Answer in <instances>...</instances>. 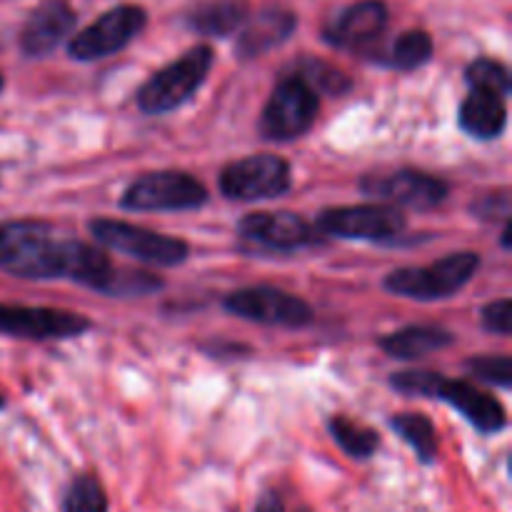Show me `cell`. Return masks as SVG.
<instances>
[{
	"label": "cell",
	"mask_w": 512,
	"mask_h": 512,
	"mask_svg": "<svg viewBox=\"0 0 512 512\" xmlns=\"http://www.w3.org/2000/svg\"><path fill=\"white\" fill-rule=\"evenodd\" d=\"M78 245L80 240L55 238L45 220L0 223V270L23 280H70Z\"/></svg>",
	"instance_id": "obj_1"
},
{
	"label": "cell",
	"mask_w": 512,
	"mask_h": 512,
	"mask_svg": "<svg viewBox=\"0 0 512 512\" xmlns=\"http://www.w3.org/2000/svg\"><path fill=\"white\" fill-rule=\"evenodd\" d=\"M390 385L398 393L413 395V398L448 403L483 435L503 433L508 428V413H505L503 403L465 380H448L433 370H403L390 378Z\"/></svg>",
	"instance_id": "obj_2"
},
{
	"label": "cell",
	"mask_w": 512,
	"mask_h": 512,
	"mask_svg": "<svg viewBox=\"0 0 512 512\" xmlns=\"http://www.w3.org/2000/svg\"><path fill=\"white\" fill-rule=\"evenodd\" d=\"M213 48L195 45L175 63L150 75L138 90V108L148 115H165L188 103L213 68Z\"/></svg>",
	"instance_id": "obj_3"
},
{
	"label": "cell",
	"mask_w": 512,
	"mask_h": 512,
	"mask_svg": "<svg viewBox=\"0 0 512 512\" xmlns=\"http://www.w3.org/2000/svg\"><path fill=\"white\" fill-rule=\"evenodd\" d=\"M480 268L478 253H453L425 268H400L385 278V290L410 300H445L465 288Z\"/></svg>",
	"instance_id": "obj_4"
},
{
	"label": "cell",
	"mask_w": 512,
	"mask_h": 512,
	"mask_svg": "<svg viewBox=\"0 0 512 512\" xmlns=\"http://www.w3.org/2000/svg\"><path fill=\"white\" fill-rule=\"evenodd\" d=\"M88 230L105 248L130 255V258L140 260V263L158 265V268L183 265L190 255L185 240L170 238V235L155 233V230L140 228V225L133 223H123V220L95 218L88 223Z\"/></svg>",
	"instance_id": "obj_5"
},
{
	"label": "cell",
	"mask_w": 512,
	"mask_h": 512,
	"mask_svg": "<svg viewBox=\"0 0 512 512\" xmlns=\"http://www.w3.org/2000/svg\"><path fill=\"white\" fill-rule=\"evenodd\" d=\"M320 98L300 75H288L275 85L260 115V135L273 143H288L313 128Z\"/></svg>",
	"instance_id": "obj_6"
},
{
	"label": "cell",
	"mask_w": 512,
	"mask_h": 512,
	"mask_svg": "<svg viewBox=\"0 0 512 512\" xmlns=\"http://www.w3.org/2000/svg\"><path fill=\"white\" fill-rule=\"evenodd\" d=\"M208 198V188L193 175L180 170H158L130 183L120 198V208L133 213H170L203 208Z\"/></svg>",
	"instance_id": "obj_7"
},
{
	"label": "cell",
	"mask_w": 512,
	"mask_h": 512,
	"mask_svg": "<svg viewBox=\"0 0 512 512\" xmlns=\"http://www.w3.org/2000/svg\"><path fill=\"white\" fill-rule=\"evenodd\" d=\"M293 185L288 160L260 153L225 165L220 173V193L240 203H260L285 195Z\"/></svg>",
	"instance_id": "obj_8"
},
{
	"label": "cell",
	"mask_w": 512,
	"mask_h": 512,
	"mask_svg": "<svg viewBox=\"0 0 512 512\" xmlns=\"http://www.w3.org/2000/svg\"><path fill=\"white\" fill-rule=\"evenodd\" d=\"M408 225L405 215L393 205H343L328 208L315 220V230L330 238L343 240H368V243H385L400 235Z\"/></svg>",
	"instance_id": "obj_9"
},
{
	"label": "cell",
	"mask_w": 512,
	"mask_h": 512,
	"mask_svg": "<svg viewBox=\"0 0 512 512\" xmlns=\"http://www.w3.org/2000/svg\"><path fill=\"white\" fill-rule=\"evenodd\" d=\"M145 23H148V13L140 5H115L95 23L73 35L68 43L70 58L90 63V60H103L120 53L125 45L133 43L143 33Z\"/></svg>",
	"instance_id": "obj_10"
},
{
	"label": "cell",
	"mask_w": 512,
	"mask_h": 512,
	"mask_svg": "<svg viewBox=\"0 0 512 512\" xmlns=\"http://www.w3.org/2000/svg\"><path fill=\"white\" fill-rule=\"evenodd\" d=\"M223 305L228 313L238 318L260 325H275V328H305L315 318L313 308L303 298L280 288H270V285L235 290L225 298Z\"/></svg>",
	"instance_id": "obj_11"
},
{
	"label": "cell",
	"mask_w": 512,
	"mask_h": 512,
	"mask_svg": "<svg viewBox=\"0 0 512 512\" xmlns=\"http://www.w3.org/2000/svg\"><path fill=\"white\" fill-rule=\"evenodd\" d=\"M90 323L83 315L58 308H30V305H0V333L18 340L48 343L70 340L88 333Z\"/></svg>",
	"instance_id": "obj_12"
},
{
	"label": "cell",
	"mask_w": 512,
	"mask_h": 512,
	"mask_svg": "<svg viewBox=\"0 0 512 512\" xmlns=\"http://www.w3.org/2000/svg\"><path fill=\"white\" fill-rule=\"evenodd\" d=\"M360 190L368 198L383 200L385 205H393V208L395 205H405V208L428 210L448 198L450 185L430 173L403 168L385 175H365Z\"/></svg>",
	"instance_id": "obj_13"
},
{
	"label": "cell",
	"mask_w": 512,
	"mask_h": 512,
	"mask_svg": "<svg viewBox=\"0 0 512 512\" xmlns=\"http://www.w3.org/2000/svg\"><path fill=\"white\" fill-rule=\"evenodd\" d=\"M238 235L268 253H295V250L313 248L318 243V230L308 220L288 210L243 215L238 223Z\"/></svg>",
	"instance_id": "obj_14"
},
{
	"label": "cell",
	"mask_w": 512,
	"mask_h": 512,
	"mask_svg": "<svg viewBox=\"0 0 512 512\" xmlns=\"http://www.w3.org/2000/svg\"><path fill=\"white\" fill-rule=\"evenodd\" d=\"M385 25H388V5L383 0H360L330 20L323 38L335 48L360 50L375 43Z\"/></svg>",
	"instance_id": "obj_15"
},
{
	"label": "cell",
	"mask_w": 512,
	"mask_h": 512,
	"mask_svg": "<svg viewBox=\"0 0 512 512\" xmlns=\"http://www.w3.org/2000/svg\"><path fill=\"white\" fill-rule=\"evenodd\" d=\"M73 28L75 10L70 8L68 0H43L23 25L20 48L28 58H45L68 38Z\"/></svg>",
	"instance_id": "obj_16"
},
{
	"label": "cell",
	"mask_w": 512,
	"mask_h": 512,
	"mask_svg": "<svg viewBox=\"0 0 512 512\" xmlns=\"http://www.w3.org/2000/svg\"><path fill=\"white\" fill-rule=\"evenodd\" d=\"M295 25H298V18L290 10L278 8V5L263 8L253 18L245 20V28H240L238 55L243 60H250L278 48L295 33Z\"/></svg>",
	"instance_id": "obj_17"
},
{
	"label": "cell",
	"mask_w": 512,
	"mask_h": 512,
	"mask_svg": "<svg viewBox=\"0 0 512 512\" xmlns=\"http://www.w3.org/2000/svg\"><path fill=\"white\" fill-rule=\"evenodd\" d=\"M458 123L475 140H495L508 128V103L488 90H470L460 103Z\"/></svg>",
	"instance_id": "obj_18"
},
{
	"label": "cell",
	"mask_w": 512,
	"mask_h": 512,
	"mask_svg": "<svg viewBox=\"0 0 512 512\" xmlns=\"http://www.w3.org/2000/svg\"><path fill=\"white\" fill-rule=\"evenodd\" d=\"M455 343V335L440 325H410L380 338V350L395 360H420Z\"/></svg>",
	"instance_id": "obj_19"
},
{
	"label": "cell",
	"mask_w": 512,
	"mask_h": 512,
	"mask_svg": "<svg viewBox=\"0 0 512 512\" xmlns=\"http://www.w3.org/2000/svg\"><path fill=\"white\" fill-rule=\"evenodd\" d=\"M248 20V3L245 0H208L198 5L188 15V25L195 33L225 38L240 30Z\"/></svg>",
	"instance_id": "obj_20"
},
{
	"label": "cell",
	"mask_w": 512,
	"mask_h": 512,
	"mask_svg": "<svg viewBox=\"0 0 512 512\" xmlns=\"http://www.w3.org/2000/svg\"><path fill=\"white\" fill-rule=\"evenodd\" d=\"M390 428L400 435L408 448H413V453L418 455V460L423 465L435 463L438 458V433H435V425L430 423L425 415L420 413H400L390 418Z\"/></svg>",
	"instance_id": "obj_21"
},
{
	"label": "cell",
	"mask_w": 512,
	"mask_h": 512,
	"mask_svg": "<svg viewBox=\"0 0 512 512\" xmlns=\"http://www.w3.org/2000/svg\"><path fill=\"white\" fill-rule=\"evenodd\" d=\"M433 58V38L425 30H405L393 40L383 55H378V63L395 70H418Z\"/></svg>",
	"instance_id": "obj_22"
},
{
	"label": "cell",
	"mask_w": 512,
	"mask_h": 512,
	"mask_svg": "<svg viewBox=\"0 0 512 512\" xmlns=\"http://www.w3.org/2000/svg\"><path fill=\"white\" fill-rule=\"evenodd\" d=\"M328 430L330 435H333L335 443L340 445V450L355 460L370 458V455L380 448L378 433L370 428H363V425H358L355 420L340 418L338 415V418L328 420Z\"/></svg>",
	"instance_id": "obj_23"
},
{
	"label": "cell",
	"mask_w": 512,
	"mask_h": 512,
	"mask_svg": "<svg viewBox=\"0 0 512 512\" xmlns=\"http://www.w3.org/2000/svg\"><path fill=\"white\" fill-rule=\"evenodd\" d=\"M465 80L470 90H488V93L500 95L508 100L512 90V80L508 68L493 58H478L465 68Z\"/></svg>",
	"instance_id": "obj_24"
},
{
	"label": "cell",
	"mask_w": 512,
	"mask_h": 512,
	"mask_svg": "<svg viewBox=\"0 0 512 512\" xmlns=\"http://www.w3.org/2000/svg\"><path fill=\"white\" fill-rule=\"evenodd\" d=\"M160 288H163V280L145 270H120L113 265L100 293L113 295V298H138V295L155 293Z\"/></svg>",
	"instance_id": "obj_25"
},
{
	"label": "cell",
	"mask_w": 512,
	"mask_h": 512,
	"mask_svg": "<svg viewBox=\"0 0 512 512\" xmlns=\"http://www.w3.org/2000/svg\"><path fill=\"white\" fill-rule=\"evenodd\" d=\"M295 75L305 80L315 93H328V95H343L353 88L348 75L343 70H338L335 65L325 63V60H303L300 68L295 70Z\"/></svg>",
	"instance_id": "obj_26"
},
{
	"label": "cell",
	"mask_w": 512,
	"mask_h": 512,
	"mask_svg": "<svg viewBox=\"0 0 512 512\" xmlns=\"http://www.w3.org/2000/svg\"><path fill=\"white\" fill-rule=\"evenodd\" d=\"M63 512H108V498L98 478L93 475L75 478L65 493Z\"/></svg>",
	"instance_id": "obj_27"
},
{
	"label": "cell",
	"mask_w": 512,
	"mask_h": 512,
	"mask_svg": "<svg viewBox=\"0 0 512 512\" xmlns=\"http://www.w3.org/2000/svg\"><path fill=\"white\" fill-rule=\"evenodd\" d=\"M465 370L473 378L495 385V388H512V358L508 355H480V358L468 360Z\"/></svg>",
	"instance_id": "obj_28"
},
{
	"label": "cell",
	"mask_w": 512,
	"mask_h": 512,
	"mask_svg": "<svg viewBox=\"0 0 512 512\" xmlns=\"http://www.w3.org/2000/svg\"><path fill=\"white\" fill-rule=\"evenodd\" d=\"M483 328L488 330V333L508 338V335L512 333V300L510 298H500V300H495V303L485 305Z\"/></svg>",
	"instance_id": "obj_29"
},
{
	"label": "cell",
	"mask_w": 512,
	"mask_h": 512,
	"mask_svg": "<svg viewBox=\"0 0 512 512\" xmlns=\"http://www.w3.org/2000/svg\"><path fill=\"white\" fill-rule=\"evenodd\" d=\"M470 213L478 215L480 220H503L510 223V195L508 190L498 195H485L483 200H478L475 205H470Z\"/></svg>",
	"instance_id": "obj_30"
},
{
	"label": "cell",
	"mask_w": 512,
	"mask_h": 512,
	"mask_svg": "<svg viewBox=\"0 0 512 512\" xmlns=\"http://www.w3.org/2000/svg\"><path fill=\"white\" fill-rule=\"evenodd\" d=\"M255 512H285L283 500H280L278 493L268 490V493L260 495L258 505H255Z\"/></svg>",
	"instance_id": "obj_31"
},
{
	"label": "cell",
	"mask_w": 512,
	"mask_h": 512,
	"mask_svg": "<svg viewBox=\"0 0 512 512\" xmlns=\"http://www.w3.org/2000/svg\"><path fill=\"white\" fill-rule=\"evenodd\" d=\"M3 85H5V80H3V75H0V90H3Z\"/></svg>",
	"instance_id": "obj_32"
},
{
	"label": "cell",
	"mask_w": 512,
	"mask_h": 512,
	"mask_svg": "<svg viewBox=\"0 0 512 512\" xmlns=\"http://www.w3.org/2000/svg\"><path fill=\"white\" fill-rule=\"evenodd\" d=\"M3 405H5V400H3V395H0V410H3Z\"/></svg>",
	"instance_id": "obj_33"
},
{
	"label": "cell",
	"mask_w": 512,
	"mask_h": 512,
	"mask_svg": "<svg viewBox=\"0 0 512 512\" xmlns=\"http://www.w3.org/2000/svg\"><path fill=\"white\" fill-rule=\"evenodd\" d=\"M298 512H308V510H298Z\"/></svg>",
	"instance_id": "obj_34"
}]
</instances>
